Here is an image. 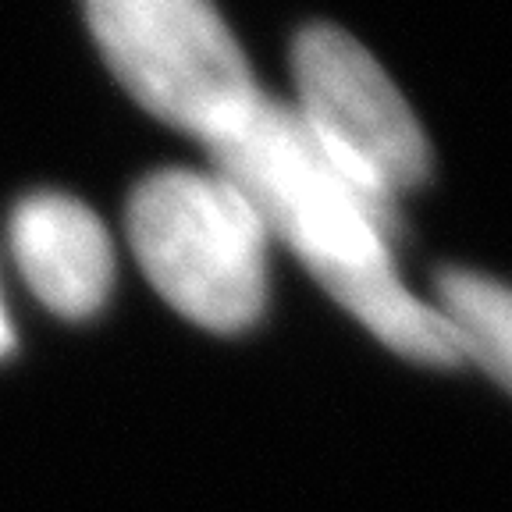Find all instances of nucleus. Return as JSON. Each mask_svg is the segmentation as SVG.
<instances>
[{
	"mask_svg": "<svg viewBox=\"0 0 512 512\" xmlns=\"http://www.w3.org/2000/svg\"><path fill=\"white\" fill-rule=\"evenodd\" d=\"M207 153L267 235L285 242L324 292L388 349L427 367L463 363L441 313L416 299L395 271V203L345 178L317 150L292 104L260 96L239 125L207 143Z\"/></svg>",
	"mask_w": 512,
	"mask_h": 512,
	"instance_id": "obj_1",
	"label": "nucleus"
},
{
	"mask_svg": "<svg viewBox=\"0 0 512 512\" xmlns=\"http://www.w3.org/2000/svg\"><path fill=\"white\" fill-rule=\"evenodd\" d=\"M128 242L153 288L192 324L235 335L264 310L271 235L214 168L146 178L128 200Z\"/></svg>",
	"mask_w": 512,
	"mask_h": 512,
	"instance_id": "obj_2",
	"label": "nucleus"
},
{
	"mask_svg": "<svg viewBox=\"0 0 512 512\" xmlns=\"http://www.w3.org/2000/svg\"><path fill=\"white\" fill-rule=\"evenodd\" d=\"M86 15L136 104L203 146L264 96L214 0H86Z\"/></svg>",
	"mask_w": 512,
	"mask_h": 512,
	"instance_id": "obj_3",
	"label": "nucleus"
},
{
	"mask_svg": "<svg viewBox=\"0 0 512 512\" xmlns=\"http://www.w3.org/2000/svg\"><path fill=\"white\" fill-rule=\"evenodd\" d=\"M296 118L345 178L399 203L431 171V146L406 96L349 32L310 25L292 47Z\"/></svg>",
	"mask_w": 512,
	"mask_h": 512,
	"instance_id": "obj_4",
	"label": "nucleus"
},
{
	"mask_svg": "<svg viewBox=\"0 0 512 512\" xmlns=\"http://www.w3.org/2000/svg\"><path fill=\"white\" fill-rule=\"evenodd\" d=\"M11 253L25 285L57 317H93L111 292V235L86 203L64 192H36L18 203Z\"/></svg>",
	"mask_w": 512,
	"mask_h": 512,
	"instance_id": "obj_5",
	"label": "nucleus"
},
{
	"mask_svg": "<svg viewBox=\"0 0 512 512\" xmlns=\"http://www.w3.org/2000/svg\"><path fill=\"white\" fill-rule=\"evenodd\" d=\"M441 320L456 338L463 363L473 360L488 370L502 388H509L512 370V303L509 288L477 271L448 267L438 274Z\"/></svg>",
	"mask_w": 512,
	"mask_h": 512,
	"instance_id": "obj_6",
	"label": "nucleus"
},
{
	"mask_svg": "<svg viewBox=\"0 0 512 512\" xmlns=\"http://www.w3.org/2000/svg\"><path fill=\"white\" fill-rule=\"evenodd\" d=\"M15 349V331H11V320L4 313V303H0V356H8Z\"/></svg>",
	"mask_w": 512,
	"mask_h": 512,
	"instance_id": "obj_7",
	"label": "nucleus"
}]
</instances>
